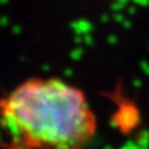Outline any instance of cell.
Instances as JSON below:
<instances>
[{
    "instance_id": "1",
    "label": "cell",
    "mask_w": 149,
    "mask_h": 149,
    "mask_svg": "<svg viewBox=\"0 0 149 149\" xmlns=\"http://www.w3.org/2000/svg\"><path fill=\"white\" fill-rule=\"evenodd\" d=\"M96 130L86 94L62 79L33 77L0 97L3 149H84Z\"/></svg>"
}]
</instances>
